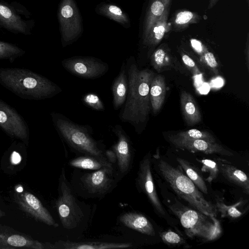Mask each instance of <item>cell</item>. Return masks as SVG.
<instances>
[{"instance_id": "1", "label": "cell", "mask_w": 249, "mask_h": 249, "mask_svg": "<svg viewBox=\"0 0 249 249\" xmlns=\"http://www.w3.org/2000/svg\"><path fill=\"white\" fill-rule=\"evenodd\" d=\"M126 71L128 78L126 101L120 119L136 127L145 123L151 108L150 88L154 77L153 71L140 70L134 61H128Z\"/></svg>"}, {"instance_id": "2", "label": "cell", "mask_w": 249, "mask_h": 249, "mask_svg": "<svg viewBox=\"0 0 249 249\" xmlns=\"http://www.w3.org/2000/svg\"><path fill=\"white\" fill-rule=\"evenodd\" d=\"M0 84L19 97L30 100L50 98L62 91L46 77L20 68H0Z\"/></svg>"}, {"instance_id": "3", "label": "cell", "mask_w": 249, "mask_h": 249, "mask_svg": "<svg viewBox=\"0 0 249 249\" xmlns=\"http://www.w3.org/2000/svg\"><path fill=\"white\" fill-rule=\"evenodd\" d=\"M158 167L161 175L174 191L196 210L208 216H215V205L207 200L195 184L179 168L160 159Z\"/></svg>"}, {"instance_id": "4", "label": "cell", "mask_w": 249, "mask_h": 249, "mask_svg": "<svg viewBox=\"0 0 249 249\" xmlns=\"http://www.w3.org/2000/svg\"><path fill=\"white\" fill-rule=\"evenodd\" d=\"M51 116L56 130L71 147L86 155L106 158L88 127L75 124L60 113L53 112Z\"/></svg>"}, {"instance_id": "5", "label": "cell", "mask_w": 249, "mask_h": 249, "mask_svg": "<svg viewBox=\"0 0 249 249\" xmlns=\"http://www.w3.org/2000/svg\"><path fill=\"white\" fill-rule=\"evenodd\" d=\"M179 218L186 234L190 237H198L208 241L217 239L222 233L220 223L214 216H208L190 209L170 206Z\"/></svg>"}, {"instance_id": "6", "label": "cell", "mask_w": 249, "mask_h": 249, "mask_svg": "<svg viewBox=\"0 0 249 249\" xmlns=\"http://www.w3.org/2000/svg\"><path fill=\"white\" fill-rule=\"evenodd\" d=\"M56 206L63 227L68 230L75 228L83 218L82 212L67 183L64 168L59 178V196Z\"/></svg>"}, {"instance_id": "7", "label": "cell", "mask_w": 249, "mask_h": 249, "mask_svg": "<svg viewBox=\"0 0 249 249\" xmlns=\"http://www.w3.org/2000/svg\"><path fill=\"white\" fill-rule=\"evenodd\" d=\"M14 201L19 209L36 220L54 228L59 225L49 211L35 195L25 189L21 184L16 185L12 192Z\"/></svg>"}, {"instance_id": "8", "label": "cell", "mask_w": 249, "mask_h": 249, "mask_svg": "<svg viewBox=\"0 0 249 249\" xmlns=\"http://www.w3.org/2000/svg\"><path fill=\"white\" fill-rule=\"evenodd\" d=\"M0 128L10 138L18 140L28 146L30 134L28 123L14 107L1 99Z\"/></svg>"}, {"instance_id": "9", "label": "cell", "mask_w": 249, "mask_h": 249, "mask_svg": "<svg viewBox=\"0 0 249 249\" xmlns=\"http://www.w3.org/2000/svg\"><path fill=\"white\" fill-rule=\"evenodd\" d=\"M20 14L27 15L16 9L14 4H10L3 0H0V28L14 34L30 35L33 22L23 19Z\"/></svg>"}, {"instance_id": "10", "label": "cell", "mask_w": 249, "mask_h": 249, "mask_svg": "<svg viewBox=\"0 0 249 249\" xmlns=\"http://www.w3.org/2000/svg\"><path fill=\"white\" fill-rule=\"evenodd\" d=\"M63 67L68 71L79 77L95 79L104 75L108 71L107 64L91 58H75L65 59Z\"/></svg>"}, {"instance_id": "11", "label": "cell", "mask_w": 249, "mask_h": 249, "mask_svg": "<svg viewBox=\"0 0 249 249\" xmlns=\"http://www.w3.org/2000/svg\"><path fill=\"white\" fill-rule=\"evenodd\" d=\"M54 249L53 244L43 243L0 224V249Z\"/></svg>"}, {"instance_id": "12", "label": "cell", "mask_w": 249, "mask_h": 249, "mask_svg": "<svg viewBox=\"0 0 249 249\" xmlns=\"http://www.w3.org/2000/svg\"><path fill=\"white\" fill-rule=\"evenodd\" d=\"M137 182L138 186L147 196L152 205L161 215L165 214L160 199L152 176L150 158L146 156L140 161L138 172Z\"/></svg>"}, {"instance_id": "13", "label": "cell", "mask_w": 249, "mask_h": 249, "mask_svg": "<svg viewBox=\"0 0 249 249\" xmlns=\"http://www.w3.org/2000/svg\"><path fill=\"white\" fill-rule=\"evenodd\" d=\"M113 169L104 168L82 176L81 181L88 192L95 195H104L111 189L113 180Z\"/></svg>"}, {"instance_id": "14", "label": "cell", "mask_w": 249, "mask_h": 249, "mask_svg": "<svg viewBox=\"0 0 249 249\" xmlns=\"http://www.w3.org/2000/svg\"><path fill=\"white\" fill-rule=\"evenodd\" d=\"M170 142L176 147L194 152H202L206 154H218L231 156L233 154L216 142H210L201 139L184 140L171 135Z\"/></svg>"}, {"instance_id": "15", "label": "cell", "mask_w": 249, "mask_h": 249, "mask_svg": "<svg viewBox=\"0 0 249 249\" xmlns=\"http://www.w3.org/2000/svg\"><path fill=\"white\" fill-rule=\"evenodd\" d=\"M112 131L117 137V142L112 146L119 171L126 174L130 169L132 160V147L130 140L120 125L117 124Z\"/></svg>"}, {"instance_id": "16", "label": "cell", "mask_w": 249, "mask_h": 249, "mask_svg": "<svg viewBox=\"0 0 249 249\" xmlns=\"http://www.w3.org/2000/svg\"><path fill=\"white\" fill-rule=\"evenodd\" d=\"M54 249H110L127 248L132 246L130 243H109L97 241L76 242L59 241L54 244Z\"/></svg>"}, {"instance_id": "17", "label": "cell", "mask_w": 249, "mask_h": 249, "mask_svg": "<svg viewBox=\"0 0 249 249\" xmlns=\"http://www.w3.org/2000/svg\"><path fill=\"white\" fill-rule=\"evenodd\" d=\"M120 220L125 226L142 234L154 236L155 232L149 220L143 214L128 212L122 214Z\"/></svg>"}, {"instance_id": "18", "label": "cell", "mask_w": 249, "mask_h": 249, "mask_svg": "<svg viewBox=\"0 0 249 249\" xmlns=\"http://www.w3.org/2000/svg\"><path fill=\"white\" fill-rule=\"evenodd\" d=\"M180 99L182 115L187 124L192 125L200 123L201 115L193 96L183 90L181 92Z\"/></svg>"}, {"instance_id": "19", "label": "cell", "mask_w": 249, "mask_h": 249, "mask_svg": "<svg viewBox=\"0 0 249 249\" xmlns=\"http://www.w3.org/2000/svg\"><path fill=\"white\" fill-rule=\"evenodd\" d=\"M128 78L124 63L112 86L113 104L115 109L120 108L126 100L128 91Z\"/></svg>"}, {"instance_id": "20", "label": "cell", "mask_w": 249, "mask_h": 249, "mask_svg": "<svg viewBox=\"0 0 249 249\" xmlns=\"http://www.w3.org/2000/svg\"><path fill=\"white\" fill-rule=\"evenodd\" d=\"M218 164L220 172L227 180L239 186L247 195H249V180L243 171L230 164L220 161Z\"/></svg>"}, {"instance_id": "21", "label": "cell", "mask_w": 249, "mask_h": 249, "mask_svg": "<svg viewBox=\"0 0 249 249\" xmlns=\"http://www.w3.org/2000/svg\"><path fill=\"white\" fill-rule=\"evenodd\" d=\"M166 85L162 75H156L153 77L150 88L151 107L154 114L161 108L165 100Z\"/></svg>"}, {"instance_id": "22", "label": "cell", "mask_w": 249, "mask_h": 249, "mask_svg": "<svg viewBox=\"0 0 249 249\" xmlns=\"http://www.w3.org/2000/svg\"><path fill=\"white\" fill-rule=\"evenodd\" d=\"M170 7L167 8L163 14L152 25L147 37L149 45H156L163 38L168 32L170 31L168 23Z\"/></svg>"}, {"instance_id": "23", "label": "cell", "mask_w": 249, "mask_h": 249, "mask_svg": "<svg viewBox=\"0 0 249 249\" xmlns=\"http://www.w3.org/2000/svg\"><path fill=\"white\" fill-rule=\"evenodd\" d=\"M69 164L73 167L91 170H97L104 168L113 169L112 163L107 158L86 155L71 160L69 161Z\"/></svg>"}, {"instance_id": "24", "label": "cell", "mask_w": 249, "mask_h": 249, "mask_svg": "<svg viewBox=\"0 0 249 249\" xmlns=\"http://www.w3.org/2000/svg\"><path fill=\"white\" fill-rule=\"evenodd\" d=\"M200 19V16L195 12L188 10H181L177 12L173 16L169 26L170 30L175 32L180 31L191 24L198 23Z\"/></svg>"}, {"instance_id": "25", "label": "cell", "mask_w": 249, "mask_h": 249, "mask_svg": "<svg viewBox=\"0 0 249 249\" xmlns=\"http://www.w3.org/2000/svg\"><path fill=\"white\" fill-rule=\"evenodd\" d=\"M180 167L184 171L187 176L192 181L197 188L205 194H208V188L206 183L200 173L196 167L185 159L177 158Z\"/></svg>"}, {"instance_id": "26", "label": "cell", "mask_w": 249, "mask_h": 249, "mask_svg": "<svg viewBox=\"0 0 249 249\" xmlns=\"http://www.w3.org/2000/svg\"><path fill=\"white\" fill-rule=\"evenodd\" d=\"M151 63L158 72H160L171 65L170 51L166 43L161 44L153 53L151 57Z\"/></svg>"}, {"instance_id": "27", "label": "cell", "mask_w": 249, "mask_h": 249, "mask_svg": "<svg viewBox=\"0 0 249 249\" xmlns=\"http://www.w3.org/2000/svg\"><path fill=\"white\" fill-rule=\"evenodd\" d=\"M171 1L172 0H152L149 8L146 35H147L156 20L163 14L167 8L170 7Z\"/></svg>"}, {"instance_id": "28", "label": "cell", "mask_w": 249, "mask_h": 249, "mask_svg": "<svg viewBox=\"0 0 249 249\" xmlns=\"http://www.w3.org/2000/svg\"><path fill=\"white\" fill-rule=\"evenodd\" d=\"M25 53V51L17 45L0 41V60H7L13 63Z\"/></svg>"}, {"instance_id": "29", "label": "cell", "mask_w": 249, "mask_h": 249, "mask_svg": "<svg viewBox=\"0 0 249 249\" xmlns=\"http://www.w3.org/2000/svg\"><path fill=\"white\" fill-rule=\"evenodd\" d=\"M173 137L184 140L201 139L210 142H216L215 138L209 132L200 131L196 129H191L188 130L181 131Z\"/></svg>"}, {"instance_id": "30", "label": "cell", "mask_w": 249, "mask_h": 249, "mask_svg": "<svg viewBox=\"0 0 249 249\" xmlns=\"http://www.w3.org/2000/svg\"><path fill=\"white\" fill-rule=\"evenodd\" d=\"M241 202H239L234 205L228 206L224 204L221 200L217 199L214 205L217 211L220 213L221 216L228 217L231 218H237L240 217L243 214V213L240 211L237 208Z\"/></svg>"}, {"instance_id": "31", "label": "cell", "mask_w": 249, "mask_h": 249, "mask_svg": "<svg viewBox=\"0 0 249 249\" xmlns=\"http://www.w3.org/2000/svg\"><path fill=\"white\" fill-rule=\"evenodd\" d=\"M197 160L202 165L201 169V171L209 174L206 180L209 183H210L213 180L216 179L220 172L218 163L209 159L199 160Z\"/></svg>"}, {"instance_id": "32", "label": "cell", "mask_w": 249, "mask_h": 249, "mask_svg": "<svg viewBox=\"0 0 249 249\" xmlns=\"http://www.w3.org/2000/svg\"><path fill=\"white\" fill-rule=\"evenodd\" d=\"M83 101L89 107L97 110H103L105 109L104 103L98 95L90 93L84 95Z\"/></svg>"}, {"instance_id": "33", "label": "cell", "mask_w": 249, "mask_h": 249, "mask_svg": "<svg viewBox=\"0 0 249 249\" xmlns=\"http://www.w3.org/2000/svg\"><path fill=\"white\" fill-rule=\"evenodd\" d=\"M200 60L205 64L213 72L216 74L218 73V65L214 54L208 51L200 56Z\"/></svg>"}, {"instance_id": "34", "label": "cell", "mask_w": 249, "mask_h": 249, "mask_svg": "<svg viewBox=\"0 0 249 249\" xmlns=\"http://www.w3.org/2000/svg\"><path fill=\"white\" fill-rule=\"evenodd\" d=\"M160 237L163 242L169 245H178L184 242L183 238L178 234L170 230L161 233Z\"/></svg>"}, {"instance_id": "35", "label": "cell", "mask_w": 249, "mask_h": 249, "mask_svg": "<svg viewBox=\"0 0 249 249\" xmlns=\"http://www.w3.org/2000/svg\"><path fill=\"white\" fill-rule=\"evenodd\" d=\"M181 58L187 68L192 72L194 75L201 74V71L196 65L194 61L187 54L181 53Z\"/></svg>"}, {"instance_id": "36", "label": "cell", "mask_w": 249, "mask_h": 249, "mask_svg": "<svg viewBox=\"0 0 249 249\" xmlns=\"http://www.w3.org/2000/svg\"><path fill=\"white\" fill-rule=\"evenodd\" d=\"M190 41L191 47L200 56L202 55L208 50L206 47L199 40L192 38Z\"/></svg>"}, {"instance_id": "37", "label": "cell", "mask_w": 249, "mask_h": 249, "mask_svg": "<svg viewBox=\"0 0 249 249\" xmlns=\"http://www.w3.org/2000/svg\"><path fill=\"white\" fill-rule=\"evenodd\" d=\"M62 16L66 18L71 17L73 15L72 8L69 5H65L61 10Z\"/></svg>"}, {"instance_id": "38", "label": "cell", "mask_w": 249, "mask_h": 249, "mask_svg": "<svg viewBox=\"0 0 249 249\" xmlns=\"http://www.w3.org/2000/svg\"><path fill=\"white\" fill-rule=\"evenodd\" d=\"M106 155L107 160L111 163H114L116 160V155L113 151L107 150Z\"/></svg>"}, {"instance_id": "39", "label": "cell", "mask_w": 249, "mask_h": 249, "mask_svg": "<svg viewBox=\"0 0 249 249\" xmlns=\"http://www.w3.org/2000/svg\"><path fill=\"white\" fill-rule=\"evenodd\" d=\"M249 33H248V36L247 37V41L246 43L245 47V56L246 59L247 61V67L249 68Z\"/></svg>"}, {"instance_id": "40", "label": "cell", "mask_w": 249, "mask_h": 249, "mask_svg": "<svg viewBox=\"0 0 249 249\" xmlns=\"http://www.w3.org/2000/svg\"><path fill=\"white\" fill-rule=\"evenodd\" d=\"M109 10L111 13L118 16H120L122 14V12L120 8L116 6H110L109 7Z\"/></svg>"}, {"instance_id": "41", "label": "cell", "mask_w": 249, "mask_h": 249, "mask_svg": "<svg viewBox=\"0 0 249 249\" xmlns=\"http://www.w3.org/2000/svg\"><path fill=\"white\" fill-rule=\"evenodd\" d=\"M219 0H209L208 9L212 8L217 2Z\"/></svg>"}, {"instance_id": "42", "label": "cell", "mask_w": 249, "mask_h": 249, "mask_svg": "<svg viewBox=\"0 0 249 249\" xmlns=\"http://www.w3.org/2000/svg\"><path fill=\"white\" fill-rule=\"evenodd\" d=\"M6 215V213L5 211L1 208V207H0V218Z\"/></svg>"}, {"instance_id": "43", "label": "cell", "mask_w": 249, "mask_h": 249, "mask_svg": "<svg viewBox=\"0 0 249 249\" xmlns=\"http://www.w3.org/2000/svg\"><path fill=\"white\" fill-rule=\"evenodd\" d=\"M247 0V3L249 4V0Z\"/></svg>"}]
</instances>
